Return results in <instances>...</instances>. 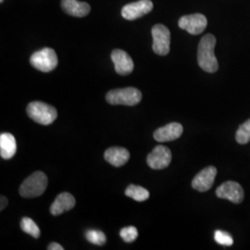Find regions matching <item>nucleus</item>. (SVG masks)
Masks as SVG:
<instances>
[{"label": "nucleus", "instance_id": "obj_1", "mask_svg": "<svg viewBox=\"0 0 250 250\" xmlns=\"http://www.w3.org/2000/svg\"><path fill=\"white\" fill-rule=\"evenodd\" d=\"M216 38L212 35H206L199 42L197 62L200 68L207 72L213 73L218 70V61L214 54Z\"/></svg>", "mask_w": 250, "mask_h": 250}, {"label": "nucleus", "instance_id": "obj_2", "mask_svg": "<svg viewBox=\"0 0 250 250\" xmlns=\"http://www.w3.org/2000/svg\"><path fill=\"white\" fill-rule=\"evenodd\" d=\"M48 180L43 171H36L23 181L20 188V195L25 198L40 197L47 188Z\"/></svg>", "mask_w": 250, "mask_h": 250}, {"label": "nucleus", "instance_id": "obj_3", "mask_svg": "<svg viewBox=\"0 0 250 250\" xmlns=\"http://www.w3.org/2000/svg\"><path fill=\"white\" fill-rule=\"evenodd\" d=\"M26 112L33 121L42 125H51L58 117V111L53 106L40 101L30 103L27 106Z\"/></svg>", "mask_w": 250, "mask_h": 250}, {"label": "nucleus", "instance_id": "obj_4", "mask_svg": "<svg viewBox=\"0 0 250 250\" xmlns=\"http://www.w3.org/2000/svg\"><path fill=\"white\" fill-rule=\"evenodd\" d=\"M141 92L134 87L111 90L106 95V100L110 105L135 106L141 101Z\"/></svg>", "mask_w": 250, "mask_h": 250}, {"label": "nucleus", "instance_id": "obj_5", "mask_svg": "<svg viewBox=\"0 0 250 250\" xmlns=\"http://www.w3.org/2000/svg\"><path fill=\"white\" fill-rule=\"evenodd\" d=\"M30 62L36 70L43 72H49L53 71L58 66V57L54 49L45 47L33 54L31 56Z\"/></svg>", "mask_w": 250, "mask_h": 250}, {"label": "nucleus", "instance_id": "obj_6", "mask_svg": "<svg viewBox=\"0 0 250 250\" xmlns=\"http://www.w3.org/2000/svg\"><path fill=\"white\" fill-rule=\"evenodd\" d=\"M153 51L157 55L165 56L170 52V33L169 29L162 24H156L152 28Z\"/></svg>", "mask_w": 250, "mask_h": 250}, {"label": "nucleus", "instance_id": "obj_7", "mask_svg": "<svg viewBox=\"0 0 250 250\" xmlns=\"http://www.w3.org/2000/svg\"><path fill=\"white\" fill-rule=\"evenodd\" d=\"M171 161V152L167 146H157L147 156V165L153 170L167 168Z\"/></svg>", "mask_w": 250, "mask_h": 250}, {"label": "nucleus", "instance_id": "obj_8", "mask_svg": "<svg viewBox=\"0 0 250 250\" xmlns=\"http://www.w3.org/2000/svg\"><path fill=\"white\" fill-rule=\"evenodd\" d=\"M179 27L188 31L189 34L197 36L204 32L208 24V21L204 15L196 13L186 15L179 20Z\"/></svg>", "mask_w": 250, "mask_h": 250}, {"label": "nucleus", "instance_id": "obj_9", "mask_svg": "<svg viewBox=\"0 0 250 250\" xmlns=\"http://www.w3.org/2000/svg\"><path fill=\"white\" fill-rule=\"evenodd\" d=\"M216 195L220 198L227 199L232 203L238 204L244 199V190L238 183L228 181L217 188Z\"/></svg>", "mask_w": 250, "mask_h": 250}, {"label": "nucleus", "instance_id": "obj_10", "mask_svg": "<svg viewBox=\"0 0 250 250\" xmlns=\"http://www.w3.org/2000/svg\"><path fill=\"white\" fill-rule=\"evenodd\" d=\"M152 9L153 3L150 0H139L125 6L122 9V15L126 20L134 21L149 13Z\"/></svg>", "mask_w": 250, "mask_h": 250}, {"label": "nucleus", "instance_id": "obj_11", "mask_svg": "<svg viewBox=\"0 0 250 250\" xmlns=\"http://www.w3.org/2000/svg\"><path fill=\"white\" fill-rule=\"evenodd\" d=\"M217 169L213 166H208L198 172L192 181V188L199 192H206L213 186Z\"/></svg>", "mask_w": 250, "mask_h": 250}, {"label": "nucleus", "instance_id": "obj_12", "mask_svg": "<svg viewBox=\"0 0 250 250\" xmlns=\"http://www.w3.org/2000/svg\"><path fill=\"white\" fill-rule=\"evenodd\" d=\"M111 60L114 63L115 71L118 74L128 75L134 71V62L124 50L114 49L111 53Z\"/></svg>", "mask_w": 250, "mask_h": 250}, {"label": "nucleus", "instance_id": "obj_13", "mask_svg": "<svg viewBox=\"0 0 250 250\" xmlns=\"http://www.w3.org/2000/svg\"><path fill=\"white\" fill-rule=\"evenodd\" d=\"M184 132L182 125L178 123H171L159 128L154 133V138L158 142H170L179 138Z\"/></svg>", "mask_w": 250, "mask_h": 250}, {"label": "nucleus", "instance_id": "obj_14", "mask_svg": "<svg viewBox=\"0 0 250 250\" xmlns=\"http://www.w3.org/2000/svg\"><path fill=\"white\" fill-rule=\"evenodd\" d=\"M75 206V198L70 193L64 192L56 197L50 207V213L53 216H59L63 212L71 210Z\"/></svg>", "mask_w": 250, "mask_h": 250}, {"label": "nucleus", "instance_id": "obj_15", "mask_svg": "<svg viewBox=\"0 0 250 250\" xmlns=\"http://www.w3.org/2000/svg\"><path fill=\"white\" fill-rule=\"evenodd\" d=\"M62 8L67 14L73 17H84L91 10L87 3L78 0H62Z\"/></svg>", "mask_w": 250, "mask_h": 250}, {"label": "nucleus", "instance_id": "obj_16", "mask_svg": "<svg viewBox=\"0 0 250 250\" xmlns=\"http://www.w3.org/2000/svg\"><path fill=\"white\" fill-rule=\"evenodd\" d=\"M105 160L114 167H121L126 164L130 159V153L124 147H110L104 154Z\"/></svg>", "mask_w": 250, "mask_h": 250}, {"label": "nucleus", "instance_id": "obj_17", "mask_svg": "<svg viewBox=\"0 0 250 250\" xmlns=\"http://www.w3.org/2000/svg\"><path fill=\"white\" fill-rule=\"evenodd\" d=\"M17 151V143L11 134L4 133L0 135V155L4 160L11 159Z\"/></svg>", "mask_w": 250, "mask_h": 250}, {"label": "nucleus", "instance_id": "obj_18", "mask_svg": "<svg viewBox=\"0 0 250 250\" xmlns=\"http://www.w3.org/2000/svg\"><path fill=\"white\" fill-rule=\"evenodd\" d=\"M125 195L127 197L133 198L137 202H143L149 197V192L146 188L139 187V186H134L131 185L125 190Z\"/></svg>", "mask_w": 250, "mask_h": 250}, {"label": "nucleus", "instance_id": "obj_19", "mask_svg": "<svg viewBox=\"0 0 250 250\" xmlns=\"http://www.w3.org/2000/svg\"><path fill=\"white\" fill-rule=\"evenodd\" d=\"M21 230L26 233H29L30 235H32L34 238H39L41 231L39 229V227L37 226V224L30 218L24 217L21 219Z\"/></svg>", "mask_w": 250, "mask_h": 250}, {"label": "nucleus", "instance_id": "obj_20", "mask_svg": "<svg viewBox=\"0 0 250 250\" xmlns=\"http://www.w3.org/2000/svg\"><path fill=\"white\" fill-rule=\"evenodd\" d=\"M235 139L237 143L245 145L250 141V119L248 120L246 123L240 125L238 128L236 134H235Z\"/></svg>", "mask_w": 250, "mask_h": 250}, {"label": "nucleus", "instance_id": "obj_21", "mask_svg": "<svg viewBox=\"0 0 250 250\" xmlns=\"http://www.w3.org/2000/svg\"><path fill=\"white\" fill-rule=\"evenodd\" d=\"M86 239L97 246H103L107 242V237L105 233L101 231H97V230H89L85 233Z\"/></svg>", "mask_w": 250, "mask_h": 250}, {"label": "nucleus", "instance_id": "obj_22", "mask_svg": "<svg viewBox=\"0 0 250 250\" xmlns=\"http://www.w3.org/2000/svg\"><path fill=\"white\" fill-rule=\"evenodd\" d=\"M121 237L125 240L126 243L134 242L138 237V231L134 226H128L123 228L121 230Z\"/></svg>", "mask_w": 250, "mask_h": 250}, {"label": "nucleus", "instance_id": "obj_23", "mask_svg": "<svg viewBox=\"0 0 250 250\" xmlns=\"http://www.w3.org/2000/svg\"><path fill=\"white\" fill-rule=\"evenodd\" d=\"M214 239L218 244L224 246V247L232 246V243H233L232 236L228 232L219 231V230L215 232Z\"/></svg>", "mask_w": 250, "mask_h": 250}, {"label": "nucleus", "instance_id": "obj_24", "mask_svg": "<svg viewBox=\"0 0 250 250\" xmlns=\"http://www.w3.org/2000/svg\"><path fill=\"white\" fill-rule=\"evenodd\" d=\"M47 250H64V248L62 247L60 244L58 243H51L48 247Z\"/></svg>", "mask_w": 250, "mask_h": 250}, {"label": "nucleus", "instance_id": "obj_25", "mask_svg": "<svg viewBox=\"0 0 250 250\" xmlns=\"http://www.w3.org/2000/svg\"><path fill=\"white\" fill-rule=\"evenodd\" d=\"M8 205V199L7 197L1 196V207H0V210H3Z\"/></svg>", "mask_w": 250, "mask_h": 250}, {"label": "nucleus", "instance_id": "obj_26", "mask_svg": "<svg viewBox=\"0 0 250 250\" xmlns=\"http://www.w3.org/2000/svg\"><path fill=\"white\" fill-rule=\"evenodd\" d=\"M0 1H1V2H3V0H0Z\"/></svg>", "mask_w": 250, "mask_h": 250}]
</instances>
